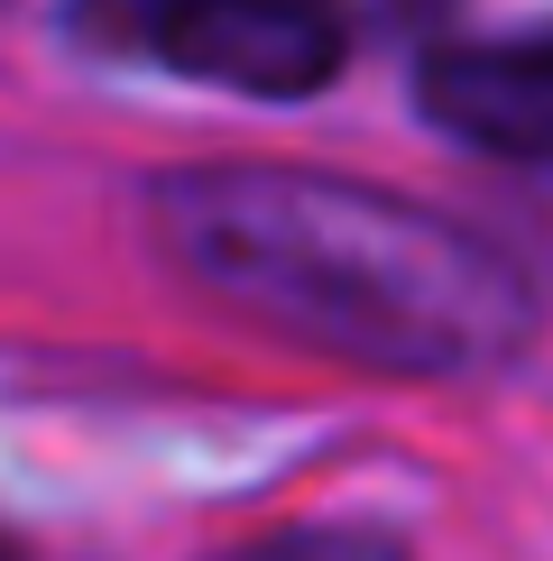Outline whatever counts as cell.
Instances as JSON below:
<instances>
[{
  "label": "cell",
  "mask_w": 553,
  "mask_h": 561,
  "mask_svg": "<svg viewBox=\"0 0 553 561\" xmlns=\"http://www.w3.org/2000/svg\"><path fill=\"white\" fill-rule=\"evenodd\" d=\"M230 561H406L387 534H351V525H305V534H268V543L230 552Z\"/></svg>",
  "instance_id": "277c9868"
},
{
  "label": "cell",
  "mask_w": 553,
  "mask_h": 561,
  "mask_svg": "<svg viewBox=\"0 0 553 561\" xmlns=\"http://www.w3.org/2000/svg\"><path fill=\"white\" fill-rule=\"evenodd\" d=\"M425 111L461 148L489 157H553V37H507V46H443L425 65Z\"/></svg>",
  "instance_id": "3957f363"
},
{
  "label": "cell",
  "mask_w": 553,
  "mask_h": 561,
  "mask_svg": "<svg viewBox=\"0 0 553 561\" xmlns=\"http://www.w3.org/2000/svg\"><path fill=\"white\" fill-rule=\"evenodd\" d=\"M0 561H19V552H10V543H0Z\"/></svg>",
  "instance_id": "5b68a950"
},
{
  "label": "cell",
  "mask_w": 553,
  "mask_h": 561,
  "mask_svg": "<svg viewBox=\"0 0 553 561\" xmlns=\"http://www.w3.org/2000/svg\"><path fill=\"white\" fill-rule=\"evenodd\" d=\"M92 28L148 46L157 65L259 102H305L341 75L351 28L332 0H92Z\"/></svg>",
  "instance_id": "7a4b0ae2"
},
{
  "label": "cell",
  "mask_w": 553,
  "mask_h": 561,
  "mask_svg": "<svg viewBox=\"0 0 553 561\" xmlns=\"http://www.w3.org/2000/svg\"><path fill=\"white\" fill-rule=\"evenodd\" d=\"M157 230L268 332L379 378H489L535 341V295L479 230L314 167H184Z\"/></svg>",
  "instance_id": "6da1fadb"
}]
</instances>
